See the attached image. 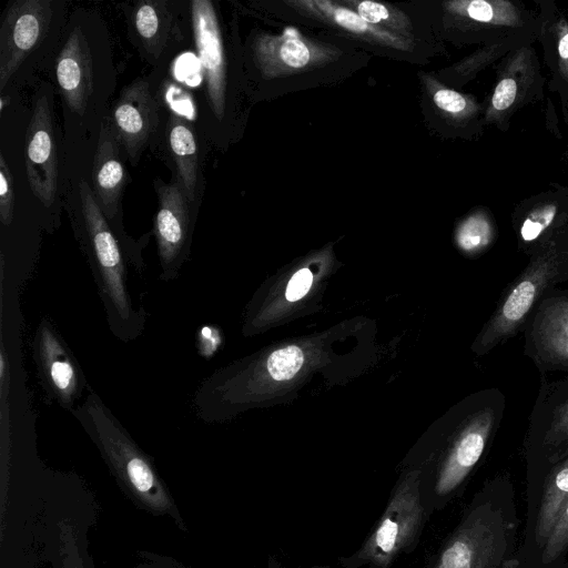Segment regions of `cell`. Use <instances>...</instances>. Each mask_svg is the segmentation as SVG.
I'll return each mask as SVG.
<instances>
[{
	"label": "cell",
	"instance_id": "obj_29",
	"mask_svg": "<svg viewBox=\"0 0 568 568\" xmlns=\"http://www.w3.org/2000/svg\"><path fill=\"white\" fill-rule=\"evenodd\" d=\"M433 101L437 108L452 114L460 113L467 106L466 99L462 94L444 88L437 89L433 93Z\"/></svg>",
	"mask_w": 568,
	"mask_h": 568
},
{
	"label": "cell",
	"instance_id": "obj_27",
	"mask_svg": "<svg viewBox=\"0 0 568 568\" xmlns=\"http://www.w3.org/2000/svg\"><path fill=\"white\" fill-rule=\"evenodd\" d=\"M0 217L9 225L13 217V187L9 166L3 154H0Z\"/></svg>",
	"mask_w": 568,
	"mask_h": 568
},
{
	"label": "cell",
	"instance_id": "obj_12",
	"mask_svg": "<svg viewBox=\"0 0 568 568\" xmlns=\"http://www.w3.org/2000/svg\"><path fill=\"white\" fill-rule=\"evenodd\" d=\"M114 134L132 164L139 158L159 122V108L146 81L138 79L123 88L113 109Z\"/></svg>",
	"mask_w": 568,
	"mask_h": 568
},
{
	"label": "cell",
	"instance_id": "obj_15",
	"mask_svg": "<svg viewBox=\"0 0 568 568\" xmlns=\"http://www.w3.org/2000/svg\"><path fill=\"white\" fill-rule=\"evenodd\" d=\"M159 206L155 235L164 271L176 265L186 244L190 226L189 199L180 182L155 181Z\"/></svg>",
	"mask_w": 568,
	"mask_h": 568
},
{
	"label": "cell",
	"instance_id": "obj_16",
	"mask_svg": "<svg viewBox=\"0 0 568 568\" xmlns=\"http://www.w3.org/2000/svg\"><path fill=\"white\" fill-rule=\"evenodd\" d=\"M55 75L68 106L82 115L92 93V60L78 28L70 33L59 53Z\"/></svg>",
	"mask_w": 568,
	"mask_h": 568
},
{
	"label": "cell",
	"instance_id": "obj_19",
	"mask_svg": "<svg viewBox=\"0 0 568 568\" xmlns=\"http://www.w3.org/2000/svg\"><path fill=\"white\" fill-rule=\"evenodd\" d=\"M168 145L176 166L179 182L190 203L197 187V142L192 124L179 113L171 112L166 125Z\"/></svg>",
	"mask_w": 568,
	"mask_h": 568
},
{
	"label": "cell",
	"instance_id": "obj_32",
	"mask_svg": "<svg viewBox=\"0 0 568 568\" xmlns=\"http://www.w3.org/2000/svg\"><path fill=\"white\" fill-rule=\"evenodd\" d=\"M133 568H192L183 562L163 555L142 551L140 561Z\"/></svg>",
	"mask_w": 568,
	"mask_h": 568
},
{
	"label": "cell",
	"instance_id": "obj_5",
	"mask_svg": "<svg viewBox=\"0 0 568 568\" xmlns=\"http://www.w3.org/2000/svg\"><path fill=\"white\" fill-rule=\"evenodd\" d=\"M507 532L491 505H473L425 568H498L506 555Z\"/></svg>",
	"mask_w": 568,
	"mask_h": 568
},
{
	"label": "cell",
	"instance_id": "obj_14",
	"mask_svg": "<svg viewBox=\"0 0 568 568\" xmlns=\"http://www.w3.org/2000/svg\"><path fill=\"white\" fill-rule=\"evenodd\" d=\"M305 18L331 28L343 36L392 51L410 52L413 41L376 28L338 1L297 0L287 2Z\"/></svg>",
	"mask_w": 568,
	"mask_h": 568
},
{
	"label": "cell",
	"instance_id": "obj_30",
	"mask_svg": "<svg viewBox=\"0 0 568 568\" xmlns=\"http://www.w3.org/2000/svg\"><path fill=\"white\" fill-rule=\"evenodd\" d=\"M313 282V274L308 268H301L290 280L285 296L290 302L301 300L310 291Z\"/></svg>",
	"mask_w": 568,
	"mask_h": 568
},
{
	"label": "cell",
	"instance_id": "obj_24",
	"mask_svg": "<svg viewBox=\"0 0 568 568\" xmlns=\"http://www.w3.org/2000/svg\"><path fill=\"white\" fill-rule=\"evenodd\" d=\"M304 362V355L296 345L274 351L267 359V371L275 381H288L294 377Z\"/></svg>",
	"mask_w": 568,
	"mask_h": 568
},
{
	"label": "cell",
	"instance_id": "obj_33",
	"mask_svg": "<svg viewBox=\"0 0 568 568\" xmlns=\"http://www.w3.org/2000/svg\"><path fill=\"white\" fill-rule=\"evenodd\" d=\"M467 14L476 21L488 22L494 17L491 6L483 0H474L466 7Z\"/></svg>",
	"mask_w": 568,
	"mask_h": 568
},
{
	"label": "cell",
	"instance_id": "obj_8",
	"mask_svg": "<svg viewBox=\"0 0 568 568\" xmlns=\"http://www.w3.org/2000/svg\"><path fill=\"white\" fill-rule=\"evenodd\" d=\"M49 0H18L4 14L0 31V89L44 38L51 21Z\"/></svg>",
	"mask_w": 568,
	"mask_h": 568
},
{
	"label": "cell",
	"instance_id": "obj_6",
	"mask_svg": "<svg viewBox=\"0 0 568 568\" xmlns=\"http://www.w3.org/2000/svg\"><path fill=\"white\" fill-rule=\"evenodd\" d=\"M83 225L91 260L106 305L122 321H129L132 307L125 285V267L118 242L93 190L85 181L79 186Z\"/></svg>",
	"mask_w": 568,
	"mask_h": 568
},
{
	"label": "cell",
	"instance_id": "obj_9",
	"mask_svg": "<svg viewBox=\"0 0 568 568\" xmlns=\"http://www.w3.org/2000/svg\"><path fill=\"white\" fill-rule=\"evenodd\" d=\"M254 61L270 79L301 75L333 61V48L298 33L261 34L253 43Z\"/></svg>",
	"mask_w": 568,
	"mask_h": 568
},
{
	"label": "cell",
	"instance_id": "obj_34",
	"mask_svg": "<svg viewBox=\"0 0 568 568\" xmlns=\"http://www.w3.org/2000/svg\"><path fill=\"white\" fill-rule=\"evenodd\" d=\"M558 51L562 59H568V32L560 39Z\"/></svg>",
	"mask_w": 568,
	"mask_h": 568
},
{
	"label": "cell",
	"instance_id": "obj_10",
	"mask_svg": "<svg viewBox=\"0 0 568 568\" xmlns=\"http://www.w3.org/2000/svg\"><path fill=\"white\" fill-rule=\"evenodd\" d=\"M27 178L33 195L45 206L58 190L54 126L45 95L37 99L26 133Z\"/></svg>",
	"mask_w": 568,
	"mask_h": 568
},
{
	"label": "cell",
	"instance_id": "obj_26",
	"mask_svg": "<svg viewBox=\"0 0 568 568\" xmlns=\"http://www.w3.org/2000/svg\"><path fill=\"white\" fill-rule=\"evenodd\" d=\"M568 547V503L560 513L555 526L552 527L548 539L542 547V561L549 564L554 561Z\"/></svg>",
	"mask_w": 568,
	"mask_h": 568
},
{
	"label": "cell",
	"instance_id": "obj_11",
	"mask_svg": "<svg viewBox=\"0 0 568 568\" xmlns=\"http://www.w3.org/2000/svg\"><path fill=\"white\" fill-rule=\"evenodd\" d=\"M528 439L554 464L568 456V372L540 384L530 414Z\"/></svg>",
	"mask_w": 568,
	"mask_h": 568
},
{
	"label": "cell",
	"instance_id": "obj_2",
	"mask_svg": "<svg viewBox=\"0 0 568 568\" xmlns=\"http://www.w3.org/2000/svg\"><path fill=\"white\" fill-rule=\"evenodd\" d=\"M420 485V470L403 475L362 546L354 554L339 558L343 568H392L399 556L414 551L430 516Z\"/></svg>",
	"mask_w": 568,
	"mask_h": 568
},
{
	"label": "cell",
	"instance_id": "obj_13",
	"mask_svg": "<svg viewBox=\"0 0 568 568\" xmlns=\"http://www.w3.org/2000/svg\"><path fill=\"white\" fill-rule=\"evenodd\" d=\"M192 26L195 45L201 61L207 99L217 119L225 112L226 69L219 20L209 0L192 1Z\"/></svg>",
	"mask_w": 568,
	"mask_h": 568
},
{
	"label": "cell",
	"instance_id": "obj_17",
	"mask_svg": "<svg viewBox=\"0 0 568 568\" xmlns=\"http://www.w3.org/2000/svg\"><path fill=\"white\" fill-rule=\"evenodd\" d=\"M92 169V190L102 212L112 220L125 184V168L120 158V143L110 123H102Z\"/></svg>",
	"mask_w": 568,
	"mask_h": 568
},
{
	"label": "cell",
	"instance_id": "obj_31",
	"mask_svg": "<svg viewBox=\"0 0 568 568\" xmlns=\"http://www.w3.org/2000/svg\"><path fill=\"white\" fill-rule=\"evenodd\" d=\"M517 85L513 79L507 78L501 80L495 89L491 100L493 106L496 110H505L509 108L515 101Z\"/></svg>",
	"mask_w": 568,
	"mask_h": 568
},
{
	"label": "cell",
	"instance_id": "obj_1",
	"mask_svg": "<svg viewBox=\"0 0 568 568\" xmlns=\"http://www.w3.org/2000/svg\"><path fill=\"white\" fill-rule=\"evenodd\" d=\"M80 413L88 433L126 497L148 514L169 517L182 531H187L173 496L151 458L119 426L101 400L91 394Z\"/></svg>",
	"mask_w": 568,
	"mask_h": 568
},
{
	"label": "cell",
	"instance_id": "obj_3",
	"mask_svg": "<svg viewBox=\"0 0 568 568\" xmlns=\"http://www.w3.org/2000/svg\"><path fill=\"white\" fill-rule=\"evenodd\" d=\"M568 282V247L549 246L534 254L527 267L506 287L475 343L486 354L521 332L545 293Z\"/></svg>",
	"mask_w": 568,
	"mask_h": 568
},
{
	"label": "cell",
	"instance_id": "obj_4",
	"mask_svg": "<svg viewBox=\"0 0 568 568\" xmlns=\"http://www.w3.org/2000/svg\"><path fill=\"white\" fill-rule=\"evenodd\" d=\"M506 397L498 388L481 393L476 409L445 456L434 479L420 488L429 515L459 488L484 455L500 426Z\"/></svg>",
	"mask_w": 568,
	"mask_h": 568
},
{
	"label": "cell",
	"instance_id": "obj_7",
	"mask_svg": "<svg viewBox=\"0 0 568 568\" xmlns=\"http://www.w3.org/2000/svg\"><path fill=\"white\" fill-rule=\"evenodd\" d=\"M524 354L541 374L568 372V290L555 287L542 295L521 332Z\"/></svg>",
	"mask_w": 568,
	"mask_h": 568
},
{
	"label": "cell",
	"instance_id": "obj_23",
	"mask_svg": "<svg viewBox=\"0 0 568 568\" xmlns=\"http://www.w3.org/2000/svg\"><path fill=\"white\" fill-rule=\"evenodd\" d=\"M134 26L136 32L146 44L160 43L163 26L160 2H141L134 13Z\"/></svg>",
	"mask_w": 568,
	"mask_h": 568
},
{
	"label": "cell",
	"instance_id": "obj_21",
	"mask_svg": "<svg viewBox=\"0 0 568 568\" xmlns=\"http://www.w3.org/2000/svg\"><path fill=\"white\" fill-rule=\"evenodd\" d=\"M568 503V456L547 474L536 524V540L544 547L560 513Z\"/></svg>",
	"mask_w": 568,
	"mask_h": 568
},
{
	"label": "cell",
	"instance_id": "obj_28",
	"mask_svg": "<svg viewBox=\"0 0 568 568\" xmlns=\"http://www.w3.org/2000/svg\"><path fill=\"white\" fill-rule=\"evenodd\" d=\"M555 216V207H546L532 213L520 227L521 240L526 243L537 240L551 224Z\"/></svg>",
	"mask_w": 568,
	"mask_h": 568
},
{
	"label": "cell",
	"instance_id": "obj_18",
	"mask_svg": "<svg viewBox=\"0 0 568 568\" xmlns=\"http://www.w3.org/2000/svg\"><path fill=\"white\" fill-rule=\"evenodd\" d=\"M39 359L54 394L63 403H71L80 389L78 371L60 341L45 325H42L39 336Z\"/></svg>",
	"mask_w": 568,
	"mask_h": 568
},
{
	"label": "cell",
	"instance_id": "obj_20",
	"mask_svg": "<svg viewBox=\"0 0 568 568\" xmlns=\"http://www.w3.org/2000/svg\"><path fill=\"white\" fill-rule=\"evenodd\" d=\"M53 568H95L89 552L87 532L75 520L63 517L53 525Z\"/></svg>",
	"mask_w": 568,
	"mask_h": 568
},
{
	"label": "cell",
	"instance_id": "obj_25",
	"mask_svg": "<svg viewBox=\"0 0 568 568\" xmlns=\"http://www.w3.org/2000/svg\"><path fill=\"white\" fill-rule=\"evenodd\" d=\"M490 239V229L486 220L471 216L463 223L457 232V244L466 252H475L485 247Z\"/></svg>",
	"mask_w": 568,
	"mask_h": 568
},
{
	"label": "cell",
	"instance_id": "obj_22",
	"mask_svg": "<svg viewBox=\"0 0 568 568\" xmlns=\"http://www.w3.org/2000/svg\"><path fill=\"white\" fill-rule=\"evenodd\" d=\"M342 3L367 23L413 41V24L399 9L369 0H347Z\"/></svg>",
	"mask_w": 568,
	"mask_h": 568
}]
</instances>
